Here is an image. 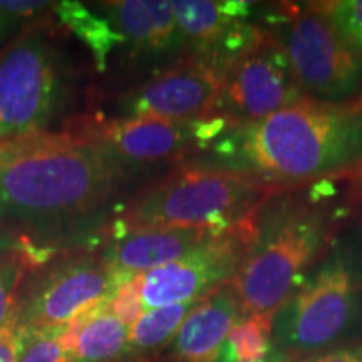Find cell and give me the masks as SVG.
I'll list each match as a JSON object with an SVG mask.
<instances>
[{
    "instance_id": "cell-1",
    "label": "cell",
    "mask_w": 362,
    "mask_h": 362,
    "mask_svg": "<svg viewBox=\"0 0 362 362\" xmlns=\"http://www.w3.org/2000/svg\"><path fill=\"white\" fill-rule=\"evenodd\" d=\"M233 171L272 188L362 165V103L304 98L264 119L237 124L216 148Z\"/></svg>"
},
{
    "instance_id": "cell-2",
    "label": "cell",
    "mask_w": 362,
    "mask_h": 362,
    "mask_svg": "<svg viewBox=\"0 0 362 362\" xmlns=\"http://www.w3.org/2000/svg\"><path fill=\"white\" fill-rule=\"evenodd\" d=\"M119 163L88 139L34 136L0 144V214L24 220L78 216L107 200Z\"/></svg>"
},
{
    "instance_id": "cell-3",
    "label": "cell",
    "mask_w": 362,
    "mask_h": 362,
    "mask_svg": "<svg viewBox=\"0 0 362 362\" xmlns=\"http://www.w3.org/2000/svg\"><path fill=\"white\" fill-rule=\"evenodd\" d=\"M272 188L245 173L181 168L138 194L115 233L144 228H228L257 215Z\"/></svg>"
},
{
    "instance_id": "cell-4",
    "label": "cell",
    "mask_w": 362,
    "mask_h": 362,
    "mask_svg": "<svg viewBox=\"0 0 362 362\" xmlns=\"http://www.w3.org/2000/svg\"><path fill=\"white\" fill-rule=\"evenodd\" d=\"M327 226L322 215L298 208L280 215L265 232L232 279L240 310L245 317H269L282 310L297 288L302 272L322 250Z\"/></svg>"
},
{
    "instance_id": "cell-5",
    "label": "cell",
    "mask_w": 362,
    "mask_h": 362,
    "mask_svg": "<svg viewBox=\"0 0 362 362\" xmlns=\"http://www.w3.org/2000/svg\"><path fill=\"white\" fill-rule=\"evenodd\" d=\"M61 96V62L44 25L0 49V144L42 134Z\"/></svg>"
},
{
    "instance_id": "cell-6",
    "label": "cell",
    "mask_w": 362,
    "mask_h": 362,
    "mask_svg": "<svg viewBox=\"0 0 362 362\" xmlns=\"http://www.w3.org/2000/svg\"><path fill=\"white\" fill-rule=\"evenodd\" d=\"M277 42L302 93L324 103L362 93V52L349 44L322 13L293 11L280 19Z\"/></svg>"
},
{
    "instance_id": "cell-7",
    "label": "cell",
    "mask_w": 362,
    "mask_h": 362,
    "mask_svg": "<svg viewBox=\"0 0 362 362\" xmlns=\"http://www.w3.org/2000/svg\"><path fill=\"white\" fill-rule=\"evenodd\" d=\"M260 226L257 215L235 223L192 252L143 275L144 310L197 302L232 282L255 247Z\"/></svg>"
},
{
    "instance_id": "cell-8",
    "label": "cell",
    "mask_w": 362,
    "mask_h": 362,
    "mask_svg": "<svg viewBox=\"0 0 362 362\" xmlns=\"http://www.w3.org/2000/svg\"><path fill=\"white\" fill-rule=\"evenodd\" d=\"M280 337L293 352H315L336 342L354 310L352 274L341 259L330 260L284 307Z\"/></svg>"
},
{
    "instance_id": "cell-9",
    "label": "cell",
    "mask_w": 362,
    "mask_h": 362,
    "mask_svg": "<svg viewBox=\"0 0 362 362\" xmlns=\"http://www.w3.org/2000/svg\"><path fill=\"white\" fill-rule=\"evenodd\" d=\"M117 287L119 282L104 257L62 262L45 275L29 300L19 305L17 322L24 330L61 329L84 312L110 302Z\"/></svg>"
},
{
    "instance_id": "cell-10",
    "label": "cell",
    "mask_w": 362,
    "mask_h": 362,
    "mask_svg": "<svg viewBox=\"0 0 362 362\" xmlns=\"http://www.w3.org/2000/svg\"><path fill=\"white\" fill-rule=\"evenodd\" d=\"M230 124L228 117L197 121L123 117L106 121L81 138L94 143L117 163H153L181 156L197 144L214 141Z\"/></svg>"
},
{
    "instance_id": "cell-11",
    "label": "cell",
    "mask_w": 362,
    "mask_h": 362,
    "mask_svg": "<svg viewBox=\"0 0 362 362\" xmlns=\"http://www.w3.org/2000/svg\"><path fill=\"white\" fill-rule=\"evenodd\" d=\"M225 72L205 61L187 59L153 76L124 98L128 117L197 121L214 116L223 99Z\"/></svg>"
},
{
    "instance_id": "cell-12",
    "label": "cell",
    "mask_w": 362,
    "mask_h": 362,
    "mask_svg": "<svg viewBox=\"0 0 362 362\" xmlns=\"http://www.w3.org/2000/svg\"><path fill=\"white\" fill-rule=\"evenodd\" d=\"M223 98L238 116V124H243L264 119L305 96L284 52L265 33L264 40L253 51L225 71Z\"/></svg>"
},
{
    "instance_id": "cell-13",
    "label": "cell",
    "mask_w": 362,
    "mask_h": 362,
    "mask_svg": "<svg viewBox=\"0 0 362 362\" xmlns=\"http://www.w3.org/2000/svg\"><path fill=\"white\" fill-rule=\"evenodd\" d=\"M225 228H144L115 233L104 260L119 285L180 260Z\"/></svg>"
},
{
    "instance_id": "cell-14",
    "label": "cell",
    "mask_w": 362,
    "mask_h": 362,
    "mask_svg": "<svg viewBox=\"0 0 362 362\" xmlns=\"http://www.w3.org/2000/svg\"><path fill=\"white\" fill-rule=\"evenodd\" d=\"M240 314L238 298L230 284L202 298L171 342L173 359L176 362H216Z\"/></svg>"
},
{
    "instance_id": "cell-15",
    "label": "cell",
    "mask_w": 362,
    "mask_h": 362,
    "mask_svg": "<svg viewBox=\"0 0 362 362\" xmlns=\"http://www.w3.org/2000/svg\"><path fill=\"white\" fill-rule=\"evenodd\" d=\"M99 8L107 16L124 42L144 54H165L185 44L176 25L171 2L166 0H116L101 2Z\"/></svg>"
},
{
    "instance_id": "cell-16",
    "label": "cell",
    "mask_w": 362,
    "mask_h": 362,
    "mask_svg": "<svg viewBox=\"0 0 362 362\" xmlns=\"http://www.w3.org/2000/svg\"><path fill=\"white\" fill-rule=\"evenodd\" d=\"M198 302H183L144 310L141 319L129 329L128 352L134 359H153L175 341L176 334Z\"/></svg>"
},
{
    "instance_id": "cell-17",
    "label": "cell",
    "mask_w": 362,
    "mask_h": 362,
    "mask_svg": "<svg viewBox=\"0 0 362 362\" xmlns=\"http://www.w3.org/2000/svg\"><path fill=\"white\" fill-rule=\"evenodd\" d=\"M129 329L111 314L104 302L84 325L71 362H117L128 352Z\"/></svg>"
},
{
    "instance_id": "cell-18",
    "label": "cell",
    "mask_w": 362,
    "mask_h": 362,
    "mask_svg": "<svg viewBox=\"0 0 362 362\" xmlns=\"http://www.w3.org/2000/svg\"><path fill=\"white\" fill-rule=\"evenodd\" d=\"M54 13L59 22L71 29L78 37L88 44V47L94 52L99 67H104L107 54L123 44L124 39L112 29L107 19L94 16L84 4L79 2H56Z\"/></svg>"
},
{
    "instance_id": "cell-19",
    "label": "cell",
    "mask_w": 362,
    "mask_h": 362,
    "mask_svg": "<svg viewBox=\"0 0 362 362\" xmlns=\"http://www.w3.org/2000/svg\"><path fill=\"white\" fill-rule=\"evenodd\" d=\"M56 2L0 0V47H6L29 30L45 25Z\"/></svg>"
},
{
    "instance_id": "cell-20",
    "label": "cell",
    "mask_w": 362,
    "mask_h": 362,
    "mask_svg": "<svg viewBox=\"0 0 362 362\" xmlns=\"http://www.w3.org/2000/svg\"><path fill=\"white\" fill-rule=\"evenodd\" d=\"M274 319L245 317L230 330L228 344L237 362H264L270 347Z\"/></svg>"
},
{
    "instance_id": "cell-21",
    "label": "cell",
    "mask_w": 362,
    "mask_h": 362,
    "mask_svg": "<svg viewBox=\"0 0 362 362\" xmlns=\"http://www.w3.org/2000/svg\"><path fill=\"white\" fill-rule=\"evenodd\" d=\"M25 269V259L17 253H6L0 259V329L19 314V291Z\"/></svg>"
},
{
    "instance_id": "cell-22",
    "label": "cell",
    "mask_w": 362,
    "mask_h": 362,
    "mask_svg": "<svg viewBox=\"0 0 362 362\" xmlns=\"http://www.w3.org/2000/svg\"><path fill=\"white\" fill-rule=\"evenodd\" d=\"M312 8L322 13L347 42L362 52V0H334Z\"/></svg>"
},
{
    "instance_id": "cell-23",
    "label": "cell",
    "mask_w": 362,
    "mask_h": 362,
    "mask_svg": "<svg viewBox=\"0 0 362 362\" xmlns=\"http://www.w3.org/2000/svg\"><path fill=\"white\" fill-rule=\"evenodd\" d=\"M61 329H22L19 362H71L69 356L66 354L61 342H59V332H61Z\"/></svg>"
},
{
    "instance_id": "cell-24",
    "label": "cell",
    "mask_w": 362,
    "mask_h": 362,
    "mask_svg": "<svg viewBox=\"0 0 362 362\" xmlns=\"http://www.w3.org/2000/svg\"><path fill=\"white\" fill-rule=\"evenodd\" d=\"M110 310L126 327L131 329L144 314L143 275L134 277L117 287L110 300Z\"/></svg>"
},
{
    "instance_id": "cell-25",
    "label": "cell",
    "mask_w": 362,
    "mask_h": 362,
    "mask_svg": "<svg viewBox=\"0 0 362 362\" xmlns=\"http://www.w3.org/2000/svg\"><path fill=\"white\" fill-rule=\"evenodd\" d=\"M21 344L22 329L16 315L6 327L0 329V362H19Z\"/></svg>"
},
{
    "instance_id": "cell-26",
    "label": "cell",
    "mask_w": 362,
    "mask_h": 362,
    "mask_svg": "<svg viewBox=\"0 0 362 362\" xmlns=\"http://www.w3.org/2000/svg\"><path fill=\"white\" fill-rule=\"evenodd\" d=\"M305 362H362V347H344L312 357Z\"/></svg>"
},
{
    "instance_id": "cell-27",
    "label": "cell",
    "mask_w": 362,
    "mask_h": 362,
    "mask_svg": "<svg viewBox=\"0 0 362 362\" xmlns=\"http://www.w3.org/2000/svg\"><path fill=\"white\" fill-rule=\"evenodd\" d=\"M117 362H156L155 359H133V361H117Z\"/></svg>"
},
{
    "instance_id": "cell-28",
    "label": "cell",
    "mask_w": 362,
    "mask_h": 362,
    "mask_svg": "<svg viewBox=\"0 0 362 362\" xmlns=\"http://www.w3.org/2000/svg\"><path fill=\"white\" fill-rule=\"evenodd\" d=\"M4 247H6V242H4V238L0 237V259H2V252H4Z\"/></svg>"
},
{
    "instance_id": "cell-29",
    "label": "cell",
    "mask_w": 362,
    "mask_h": 362,
    "mask_svg": "<svg viewBox=\"0 0 362 362\" xmlns=\"http://www.w3.org/2000/svg\"><path fill=\"white\" fill-rule=\"evenodd\" d=\"M264 362H269V361H264Z\"/></svg>"
}]
</instances>
